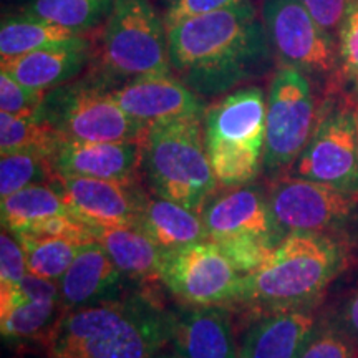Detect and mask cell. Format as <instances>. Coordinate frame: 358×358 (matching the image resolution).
Here are the masks:
<instances>
[{
  "label": "cell",
  "mask_w": 358,
  "mask_h": 358,
  "mask_svg": "<svg viewBox=\"0 0 358 358\" xmlns=\"http://www.w3.org/2000/svg\"><path fill=\"white\" fill-rule=\"evenodd\" d=\"M171 69L199 96H221L272 65L262 17L248 2L168 27Z\"/></svg>",
  "instance_id": "obj_1"
},
{
  "label": "cell",
  "mask_w": 358,
  "mask_h": 358,
  "mask_svg": "<svg viewBox=\"0 0 358 358\" xmlns=\"http://www.w3.org/2000/svg\"><path fill=\"white\" fill-rule=\"evenodd\" d=\"M173 312L128 295L62 312L43 342L47 358H153L171 342Z\"/></svg>",
  "instance_id": "obj_2"
},
{
  "label": "cell",
  "mask_w": 358,
  "mask_h": 358,
  "mask_svg": "<svg viewBox=\"0 0 358 358\" xmlns=\"http://www.w3.org/2000/svg\"><path fill=\"white\" fill-rule=\"evenodd\" d=\"M343 257L320 232H290L256 272L243 275L234 302L268 310L306 306L342 271Z\"/></svg>",
  "instance_id": "obj_3"
},
{
  "label": "cell",
  "mask_w": 358,
  "mask_h": 358,
  "mask_svg": "<svg viewBox=\"0 0 358 358\" xmlns=\"http://www.w3.org/2000/svg\"><path fill=\"white\" fill-rule=\"evenodd\" d=\"M203 118H181L148 127L141 140V169L155 196L201 214L217 191Z\"/></svg>",
  "instance_id": "obj_4"
},
{
  "label": "cell",
  "mask_w": 358,
  "mask_h": 358,
  "mask_svg": "<svg viewBox=\"0 0 358 358\" xmlns=\"http://www.w3.org/2000/svg\"><path fill=\"white\" fill-rule=\"evenodd\" d=\"M90 78L110 90L171 73L168 29L148 0H118L92 47Z\"/></svg>",
  "instance_id": "obj_5"
},
{
  "label": "cell",
  "mask_w": 358,
  "mask_h": 358,
  "mask_svg": "<svg viewBox=\"0 0 358 358\" xmlns=\"http://www.w3.org/2000/svg\"><path fill=\"white\" fill-rule=\"evenodd\" d=\"M204 138L219 185H249L266 151L267 98L256 85L224 95L204 113Z\"/></svg>",
  "instance_id": "obj_6"
},
{
  "label": "cell",
  "mask_w": 358,
  "mask_h": 358,
  "mask_svg": "<svg viewBox=\"0 0 358 358\" xmlns=\"http://www.w3.org/2000/svg\"><path fill=\"white\" fill-rule=\"evenodd\" d=\"M37 115L65 141H141L148 129L90 77L48 90Z\"/></svg>",
  "instance_id": "obj_7"
},
{
  "label": "cell",
  "mask_w": 358,
  "mask_h": 358,
  "mask_svg": "<svg viewBox=\"0 0 358 358\" xmlns=\"http://www.w3.org/2000/svg\"><path fill=\"white\" fill-rule=\"evenodd\" d=\"M317 106L307 75L282 65L267 95L266 151L262 166L277 174L292 166L317 128Z\"/></svg>",
  "instance_id": "obj_8"
},
{
  "label": "cell",
  "mask_w": 358,
  "mask_h": 358,
  "mask_svg": "<svg viewBox=\"0 0 358 358\" xmlns=\"http://www.w3.org/2000/svg\"><path fill=\"white\" fill-rule=\"evenodd\" d=\"M161 282L187 306H229L236 301L243 275L211 239L163 250Z\"/></svg>",
  "instance_id": "obj_9"
},
{
  "label": "cell",
  "mask_w": 358,
  "mask_h": 358,
  "mask_svg": "<svg viewBox=\"0 0 358 358\" xmlns=\"http://www.w3.org/2000/svg\"><path fill=\"white\" fill-rule=\"evenodd\" d=\"M261 17L272 52L306 75H327L338 66V45L301 0H262Z\"/></svg>",
  "instance_id": "obj_10"
},
{
  "label": "cell",
  "mask_w": 358,
  "mask_h": 358,
  "mask_svg": "<svg viewBox=\"0 0 358 358\" xmlns=\"http://www.w3.org/2000/svg\"><path fill=\"white\" fill-rule=\"evenodd\" d=\"M358 196L306 178H277L268 187L267 204L275 226L290 232H322L345 221Z\"/></svg>",
  "instance_id": "obj_11"
},
{
  "label": "cell",
  "mask_w": 358,
  "mask_h": 358,
  "mask_svg": "<svg viewBox=\"0 0 358 358\" xmlns=\"http://www.w3.org/2000/svg\"><path fill=\"white\" fill-rule=\"evenodd\" d=\"M295 173L358 196L355 111L338 108L320 118L306 150L295 161Z\"/></svg>",
  "instance_id": "obj_12"
},
{
  "label": "cell",
  "mask_w": 358,
  "mask_h": 358,
  "mask_svg": "<svg viewBox=\"0 0 358 358\" xmlns=\"http://www.w3.org/2000/svg\"><path fill=\"white\" fill-rule=\"evenodd\" d=\"M53 185L69 211L88 226H138L146 194L133 182L58 176Z\"/></svg>",
  "instance_id": "obj_13"
},
{
  "label": "cell",
  "mask_w": 358,
  "mask_h": 358,
  "mask_svg": "<svg viewBox=\"0 0 358 358\" xmlns=\"http://www.w3.org/2000/svg\"><path fill=\"white\" fill-rule=\"evenodd\" d=\"M110 93L124 113L146 128L169 120L204 118L206 113L198 93L171 73L131 80Z\"/></svg>",
  "instance_id": "obj_14"
},
{
  "label": "cell",
  "mask_w": 358,
  "mask_h": 358,
  "mask_svg": "<svg viewBox=\"0 0 358 358\" xmlns=\"http://www.w3.org/2000/svg\"><path fill=\"white\" fill-rule=\"evenodd\" d=\"M58 284L29 274L20 285L0 289V329L7 342L43 345L62 315Z\"/></svg>",
  "instance_id": "obj_15"
},
{
  "label": "cell",
  "mask_w": 358,
  "mask_h": 358,
  "mask_svg": "<svg viewBox=\"0 0 358 358\" xmlns=\"http://www.w3.org/2000/svg\"><path fill=\"white\" fill-rule=\"evenodd\" d=\"M141 156V141H64L53 156V166L58 176L133 182Z\"/></svg>",
  "instance_id": "obj_16"
},
{
  "label": "cell",
  "mask_w": 358,
  "mask_h": 358,
  "mask_svg": "<svg viewBox=\"0 0 358 358\" xmlns=\"http://www.w3.org/2000/svg\"><path fill=\"white\" fill-rule=\"evenodd\" d=\"M169 347L182 358H237L231 312L226 306H189L173 312Z\"/></svg>",
  "instance_id": "obj_17"
},
{
  "label": "cell",
  "mask_w": 358,
  "mask_h": 358,
  "mask_svg": "<svg viewBox=\"0 0 358 358\" xmlns=\"http://www.w3.org/2000/svg\"><path fill=\"white\" fill-rule=\"evenodd\" d=\"M313 312L301 307L272 308L248 327L237 358H297L315 332Z\"/></svg>",
  "instance_id": "obj_18"
},
{
  "label": "cell",
  "mask_w": 358,
  "mask_h": 358,
  "mask_svg": "<svg viewBox=\"0 0 358 358\" xmlns=\"http://www.w3.org/2000/svg\"><path fill=\"white\" fill-rule=\"evenodd\" d=\"M201 217L211 241L248 234L280 243L285 237L275 226L267 196L254 187L241 186L226 194L214 196L204 206Z\"/></svg>",
  "instance_id": "obj_19"
},
{
  "label": "cell",
  "mask_w": 358,
  "mask_h": 358,
  "mask_svg": "<svg viewBox=\"0 0 358 358\" xmlns=\"http://www.w3.org/2000/svg\"><path fill=\"white\" fill-rule=\"evenodd\" d=\"M124 274L96 241L83 244L58 284L62 312L122 297Z\"/></svg>",
  "instance_id": "obj_20"
},
{
  "label": "cell",
  "mask_w": 358,
  "mask_h": 358,
  "mask_svg": "<svg viewBox=\"0 0 358 358\" xmlns=\"http://www.w3.org/2000/svg\"><path fill=\"white\" fill-rule=\"evenodd\" d=\"M92 60V43L88 38L80 42L55 45L40 50L2 58L0 66L25 87L48 92L60 85L73 82Z\"/></svg>",
  "instance_id": "obj_21"
},
{
  "label": "cell",
  "mask_w": 358,
  "mask_h": 358,
  "mask_svg": "<svg viewBox=\"0 0 358 358\" xmlns=\"http://www.w3.org/2000/svg\"><path fill=\"white\" fill-rule=\"evenodd\" d=\"M138 227L161 250H173L209 239L201 214L163 198L146 196L141 204Z\"/></svg>",
  "instance_id": "obj_22"
},
{
  "label": "cell",
  "mask_w": 358,
  "mask_h": 358,
  "mask_svg": "<svg viewBox=\"0 0 358 358\" xmlns=\"http://www.w3.org/2000/svg\"><path fill=\"white\" fill-rule=\"evenodd\" d=\"M95 241L131 279L159 277L161 250L138 226H90Z\"/></svg>",
  "instance_id": "obj_23"
},
{
  "label": "cell",
  "mask_w": 358,
  "mask_h": 358,
  "mask_svg": "<svg viewBox=\"0 0 358 358\" xmlns=\"http://www.w3.org/2000/svg\"><path fill=\"white\" fill-rule=\"evenodd\" d=\"M83 38H87L85 34L73 32L40 17L22 13V15L7 17L2 20L0 57L10 58L24 55V53L40 50V48L80 42Z\"/></svg>",
  "instance_id": "obj_24"
},
{
  "label": "cell",
  "mask_w": 358,
  "mask_h": 358,
  "mask_svg": "<svg viewBox=\"0 0 358 358\" xmlns=\"http://www.w3.org/2000/svg\"><path fill=\"white\" fill-rule=\"evenodd\" d=\"M69 213L64 196L53 182L27 186L2 199V226L12 234H19L43 219Z\"/></svg>",
  "instance_id": "obj_25"
},
{
  "label": "cell",
  "mask_w": 358,
  "mask_h": 358,
  "mask_svg": "<svg viewBox=\"0 0 358 358\" xmlns=\"http://www.w3.org/2000/svg\"><path fill=\"white\" fill-rule=\"evenodd\" d=\"M65 140L38 115H10L0 111V153L35 151L53 156Z\"/></svg>",
  "instance_id": "obj_26"
},
{
  "label": "cell",
  "mask_w": 358,
  "mask_h": 358,
  "mask_svg": "<svg viewBox=\"0 0 358 358\" xmlns=\"http://www.w3.org/2000/svg\"><path fill=\"white\" fill-rule=\"evenodd\" d=\"M116 2L118 0H34L22 13L85 34L103 24Z\"/></svg>",
  "instance_id": "obj_27"
},
{
  "label": "cell",
  "mask_w": 358,
  "mask_h": 358,
  "mask_svg": "<svg viewBox=\"0 0 358 358\" xmlns=\"http://www.w3.org/2000/svg\"><path fill=\"white\" fill-rule=\"evenodd\" d=\"M24 248L27 267L35 277L45 280L58 282L66 268L73 262L78 249L83 244L65 237H42V236H15Z\"/></svg>",
  "instance_id": "obj_28"
},
{
  "label": "cell",
  "mask_w": 358,
  "mask_h": 358,
  "mask_svg": "<svg viewBox=\"0 0 358 358\" xmlns=\"http://www.w3.org/2000/svg\"><path fill=\"white\" fill-rule=\"evenodd\" d=\"M58 178L50 156L35 151L2 155L0 159V198L32 185L53 182Z\"/></svg>",
  "instance_id": "obj_29"
},
{
  "label": "cell",
  "mask_w": 358,
  "mask_h": 358,
  "mask_svg": "<svg viewBox=\"0 0 358 358\" xmlns=\"http://www.w3.org/2000/svg\"><path fill=\"white\" fill-rule=\"evenodd\" d=\"M213 243L221 248L241 275H249L256 272L279 244L275 241L266 239V237L248 234L224 237V239L213 241Z\"/></svg>",
  "instance_id": "obj_30"
},
{
  "label": "cell",
  "mask_w": 358,
  "mask_h": 358,
  "mask_svg": "<svg viewBox=\"0 0 358 358\" xmlns=\"http://www.w3.org/2000/svg\"><path fill=\"white\" fill-rule=\"evenodd\" d=\"M337 35L340 75L358 103V0H352Z\"/></svg>",
  "instance_id": "obj_31"
},
{
  "label": "cell",
  "mask_w": 358,
  "mask_h": 358,
  "mask_svg": "<svg viewBox=\"0 0 358 358\" xmlns=\"http://www.w3.org/2000/svg\"><path fill=\"white\" fill-rule=\"evenodd\" d=\"M45 93L17 82L7 71L0 70V111L10 115H37Z\"/></svg>",
  "instance_id": "obj_32"
},
{
  "label": "cell",
  "mask_w": 358,
  "mask_h": 358,
  "mask_svg": "<svg viewBox=\"0 0 358 358\" xmlns=\"http://www.w3.org/2000/svg\"><path fill=\"white\" fill-rule=\"evenodd\" d=\"M297 358H355V348L348 335L324 327L313 332Z\"/></svg>",
  "instance_id": "obj_33"
},
{
  "label": "cell",
  "mask_w": 358,
  "mask_h": 358,
  "mask_svg": "<svg viewBox=\"0 0 358 358\" xmlns=\"http://www.w3.org/2000/svg\"><path fill=\"white\" fill-rule=\"evenodd\" d=\"M24 248L7 229L0 234V289H13L29 275Z\"/></svg>",
  "instance_id": "obj_34"
},
{
  "label": "cell",
  "mask_w": 358,
  "mask_h": 358,
  "mask_svg": "<svg viewBox=\"0 0 358 358\" xmlns=\"http://www.w3.org/2000/svg\"><path fill=\"white\" fill-rule=\"evenodd\" d=\"M163 7L164 25L173 27L191 17L204 15L222 8L239 6L248 0H159Z\"/></svg>",
  "instance_id": "obj_35"
},
{
  "label": "cell",
  "mask_w": 358,
  "mask_h": 358,
  "mask_svg": "<svg viewBox=\"0 0 358 358\" xmlns=\"http://www.w3.org/2000/svg\"><path fill=\"white\" fill-rule=\"evenodd\" d=\"M310 15L330 35L338 34L352 0H301Z\"/></svg>",
  "instance_id": "obj_36"
},
{
  "label": "cell",
  "mask_w": 358,
  "mask_h": 358,
  "mask_svg": "<svg viewBox=\"0 0 358 358\" xmlns=\"http://www.w3.org/2000/svg\"><path fill=\"white\" fill-rule=\"evenodd\" d=\"M343 324H345L348 337L358 340V289L348 299L345 310H343Z\"/></svg>",
  "instance_id": "obj_37"
},
{
  "label": "cell",
  "mask_w": 358,
  "mask_h": 358,
  "mask_svg": "<svg viewBox=\"0 0 358 358\" xmlns=\"http://www.w3.org/2000/svg\"><path fill=\"white\" fill-rule=\"evenodd\" d=\"M153 358H182V357H179L178 353H176V352H173V350H171V352H168V353L163 350V352L158 353V355L153 357Z\"/></svg>",
  "instance_id": "obj_38"
},
{
  "label": "cell",
  "mask_w": 358,
  "mask_h": 358,
  "mask_svg": "<svg viewBox=\"0 0 358 358\" xmlns=\"http://www.w3.org/2000/svg\"><path fill=\"white\" fill-rule=\"evenodd\" d=\"M355 123H357V141H358V106L355 110Z\"/></svg>",
  "instance_id": "obj_39"
},
{
  "label": "cell",
  "mask_w": 358,
  "mask_h": 358,
  "mask_svg": "<svg viewBox=\"0 0 358 358\" xmlns=\"http://www.w3.org/2000/svg\"><path fill=\"white\" fill-rule=\"evenodd\" d=\"M10 2H34V0H10Z\"/></svg>",
  "instance_id": "obj_40"
}]
</instances>
